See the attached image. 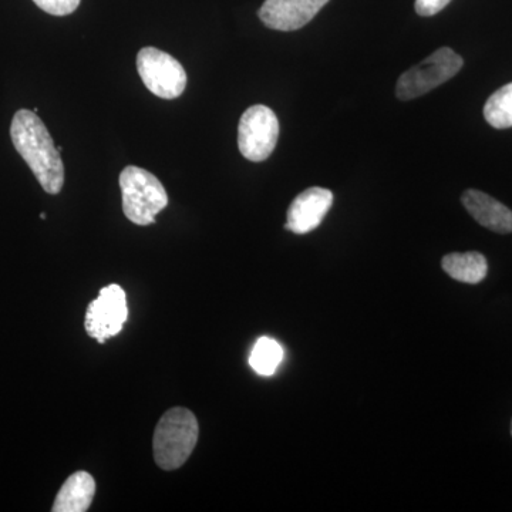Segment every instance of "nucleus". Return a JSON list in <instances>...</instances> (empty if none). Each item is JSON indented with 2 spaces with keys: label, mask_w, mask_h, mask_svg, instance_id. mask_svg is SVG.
<instances>
[{
  "label": "nucleus",
  "mask_w": 512,
  "mask_h": 512,
  "mask_svg": "<svg viewBox=\"0 0 512 512\" xmlns=\"http://www.w3.org/2000/svg\"><path fill=\"white\" fill-rule=\"evenodd\" d=\"M13 146L29 165L47 194L56 195L64 184V165L60 151L35 111L19 110L10 126Z\"/></svg>",
  "instance_id": "obj_1"
},
{
  "label": "nucleus",
  "mask_w": 512,
  "mask_h": 512,
  "mask_svg": "<svg viewBox=\"0 0 512 512\" xmlns=\"http://www.w3.org/2000/svg\"><path fill=\"white\" fill-rule=\"evenodd\" d=\"M197 417L184 407H174L158 421L154 431V460L165 471L183 467L197 446Z\"/></svg>",
  "instance_id": "obj_2"
},
{
  "label": "nucleus",
  "mask_w": 512,
  "mask_h": 512,
  "mask_svg": "<svg viewBox=\"0 0 512 512\" xmlns=\"http://www.w3.org/2000/svg\"><path fill=\"white\" fill-rule=\"evenodd\" d=\"M124 215L133 224L151 225L168 205L164 185L156 175L134 165H128L120 174Z\"/></svg>",
  "instance_id": "obj_3"
},
{
  "label": "nucleus",
  "mask_w": 512,
  "mask_h": 512,
  "mask_svg": "<svg viewBox=\"0 0 512 512\" xmlns=\"http://www.w3.org/2000/svg\"><path fill=\"white\" fill-rule=\"evenodd\" d=\"M463 64V57L457 55L454 50L450 47H441L400 76L396 87L397 99L407 101L424 96L447 80L453 79Z\"/></svg>",
  "instance_id": "obj_4"
},
{
  "label": "nucleus",
  "mask_w": 512,
  "mask_h": 512,
  "mask_svg": "<svg viewBox=\"0 0 512 512\" xmlns=\"http://www.w3.org/2000/svg\"><path fill=\"white\" fill-rule=\"evenodd\" d=\"M137 69L144 86L160 99H177L187 87V73L181 63L156 47L140 50Z\"/></svg>",
  "instance_id": "obj_5"
},
{
  "label": "nucleus",
  "mask_w": 512,
  "mask_h": 512,
  "mask_svg": "<svg viewBox=\"0 0 512 512\" xmlns=\"http://www.w3.org/2000/svg\"><path fill=\"white\" fill-rule=\"evenodd\" d=\"M279 138V121L264 104L249 107L238 126V147L242 156L261 163L274 153Z\"/></svg>",
  "instance_id": "obj_6"
},
{
  "label": "nucleus",
  "mask_w": 512,
  "mask_h": 512,
  "mask_svg": "<svg viewBox=\"0 0 512 512\" xmlns=\"http://www.w3.org/2000/svg\"><path fill=\"white\" fill-rule=\"evenodd\" d=\"M128 316L126 292L119 285L101 289L99 298L87 308L86 332L99 343L119 335Z\"/></svg>",
  "instance_id": "obj_7"
},
{
  "label": "nucleus",
  "mask_w": 512,
  "mask_h": 512,
  "mask_svg": "<svg viewBox=\"0 0 512 512\" xmlns=\"http://www.w3.org/2000/svg\"><path fill=\"white\" fill-rule=\"evenodd\" d=\"M329 0H265L259 9V19L266 28L292 32L309 22Z\"/></svg>",
  "instance_id": "obj_8"
},
{
  "label": "nucleus",
  "mask_w": 512,
  "mask_h": 512,
  "mask_svg": "<svg viewBox=\"0 0 512 512\" xmlns=\"http://www.w3.org/2000/svg\"><path fill=\"white\" fill-rule=\"evenodd\" d=\"M332 204V191L320 187L308 188L292 201L285 229L293 234H309L322 224Z\"/></svg>",
  "instance_id": "obj_9"
},
{
  "label": "nucleus",
  "mask_w": 512,
  "mask_h": 512,
  "mask_svg": "<svg viewBox=\"0 0 512 512\" xmlns=\"http://www.w3.org/2000/svg\"><path fill=\"white\" fill-rule=\"evenodd\" d=\"M461 202L478 224L497 234H511L512 211L500 201L483 191L467 190Z\"/></svg>",
  "instance_id": "obj_10"
},
{
  "label": "nucleus",
  "mask_w": 512,
  "mask_h": 512,
  "mask_svg": "<svg viewBox=\"0 0 512 512\" xmlns=\"http://www.w3.org/2000/svg\"><path fill=\"white\" fill-rule=\"evenodd\" d=\"M96 494V481L86 471L72 474L60 488L52 511L84 512L89 510Z\"/></svg>",
  "instance_id": "obj_11"
},
{
  "label": "nucleus",
  "mask_w": 512,
  "mask_h": 512,
  "mask_svg": "<svg viewBox=\"0 0 512 512\" xmlns=\"http://www.w3.org/2000/svg\"><path fill=\"white\" fill-rule=\"evenodd\" d=\"M441 266L448 276L464 284H480L488 274L487 259L480 252L448 254L441 261Z\"/></svg>",
  "instance_id": "obj_12"
},
{
  "label": "nucleus",
  "mask_w": 512,
  "mask_h": 512,
  "mask_svg": "<svg viewBox=\"0 0 512 512\" xmlns=\"http://www.w3.org/2000/svg\"><path fill=\"white\" fill-rule=\"evenodd\" d=\"M284 360V349L275 339L262 336L249 355V365L258 375L272 376Z\"/></svg>",
  "instance_id": "obj_13"
},
{
  "label": "nucleus",
  "mask_w": 512,
  "mask_h": 512,
  "mask_svg": "<svg viewBox=\"0 0 512 512\" xmlns=\"http://www.w3.org/2000/svg\"><path fill=\"white\" fill-rule=\"evenodd\" d=\"M484 117L491 127L498 130L512 127V83L501 87L487 100Z\"/></svg>",
  "instance_id": "obj_14"
},
{
  "label": "nucleus",
  "mask_w": 512,
  "mask_h": 512,
  "mask_svg": "<svg viewBox=\"0 0 512 512\" xmlns=\"http://www.w3.org/2000/svg\"><path fill=\"white\" fill-rule=\"evenodd\" d=\"M40 9L53 16H66L79 8L82 0H33Z\"/></svg>",
  "instance_id": "obj_15"
},
{
  "label": "nucleus",
  "mask_w": 512,
  "mask_h": 512,
  "mask_svg": "<svg viewBox=\"0 0 512 512\" xmlns=\"http://www.w3.org/2000/svg\"><path fill=\"white\" fill-rule=\"evenodd\" d=\"M451 0H416L417 15L420 16H434L441 12Z\"/></svg>",
  "instance_id": "obj_16"
},
{
  "label": "nucleus",
  "mask_w": 512,
  "mask_h": 512,
  "mask_svg": "<svg viewBox=\"0 0 512 512\" xmlns=\"http://www.w3.org/2000/svg\"><path fill=\"white\" fill-rule=\"evenodd\" d=\"M40 218H42V220H46V214H45V212H43V214H40Z\"/></svg>",
  "instance_id": "obj_17"
},
{
  "label": "nucleus",
  "mask_w": 512,
  "mask_h": 512,
  "mask_svg": "<svg viewBox=\"0 0 512 512\" xmlns=\"http://www.w3.org/2000/svg\"><path fill=\"white\" fill-rule=\"evenodd\" d=\"M511 434H512V424H511Z\"/></svg>",
  "instance_id": "obj_18"
}]
</instances>
